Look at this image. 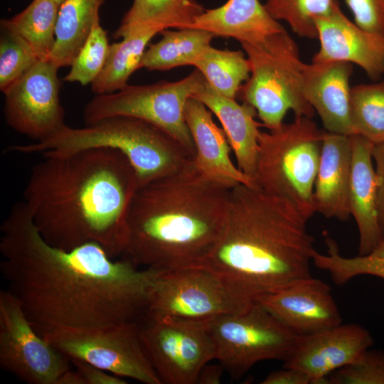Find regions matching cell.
I'll return each mask as SVG.
<instances>
[{
	"mask_svg": "<svg viewBox=\"0 0 384 384\" xmlns=\"http://www.w3.org/2000/svg\"><path fill=\"white\" fill-rule=\"evenodd\" d=\"M0 270L8 289L34 326L87 327L144 317L159 272L128 258H112L100 245L70 250L45 240L23 201L1 226Z\"/></svg>",
	"mask_w": 384,
	"mask_h": 384,
	"instance_id": "cell-1",
	"label": "cell"
},
{
	"mask_svg": "<svg viewBox=\"0 0 384 384\" xmlns=\"http://www.w3.org/2000/svg\"><path fill=\"white\" fill-rule=\"evenodd\" d=\"M138 186L123 154L91 149L44 155L31 169L22 201L49 244L70 250L95 243L117 258L126 248L127 215Z\"/></svg>",
	"mask_w": 384,
	"mask_h": 384,
	"instance_id": "cell-2",
	"label": "cell"
},
{
	"mask_svg": "<svg viewBox=\"0 0 384 384\" xmlns=\"http://www.w3.org/2000/svg\"><path fill=\"white\" fill-rule=\"evenodd\" d=\"M309 219L290 201L255 186L230 188L223 233L197 266L219 275L254 303L262 295L311 277L316 252Z\"/></svg>",
	"mask_w": 384,
	"mask_h": 384,
	"instance_id": "cell-3",
	"label": "cell"
},
{
	"mask_svg": "<svg viewBox=\"0 0 384 384\" xmlns=\"http://www.w3.org/2000/svg\"><path fill=\"white\" fill-rule=\"evenodd\" d=\"M230 190L201 173L193 159L139 186L129 208L122 256L159 271L198 265L223 233Z\"/></svg>",
	"mask_w": 384,
	"mask_h": 384,
	"instance_id": "cell-4",
	"label": "cell"
},
{
	"mask_svg": "<svg viewBox=\"0 0 384 384\" xmlns=\"http://www.w3.org/2000/svg\"><path fill=\"white\" fill-rule=\"evenodd\" d=\"M97 148L112 149L123 154L136 172L139 186L177 171L193 159L168 132L129 116L108 117L81 128L65 125L45 140L12 145L6 151L65 155Z\"/></svg>",
	"mask_w": 384,
	"mask_h": 384,
	"instance_id": "cell-5",
	"label": "cell"
},
{
	"mask_svg": "<svg viewBox=\"0 0 384 384\" xmlns=\"http://www.w3.org/2000/svg\"><path fill=\"white\" fill-rule=\"evenodd\" d=\"M324 131L311 118L295 116L258 137L255 186L292 202L308 219L316 213L314 188Z\"/></svg>",
	"mask_w": 384,
	"mask_h": 384,
	"instance_id": "cell-6",
	"label": "cell"
},
{
	"mask_svg": "<svg viewBox=\"0 0 384 384\" xmlns=\"http://www.w3.org/2000/svg\"><path fill=\"white\" fill-rule=\"evenodd\" d=\"M250 75L240 91L244 102L252 106L270 130L283 124L289 110L295 116L311 118L314 108L302 90V71L298 47L287 31L255 43H241Z\"/></svg>",
	"mask_w": 384,
	"mask_h": 384,
	"instance_id": "cell-7",
	"label": "cell"
},
{
	"mask_svg": "<svg viewBox=\"0 0 384 384\" xmlns=\"http://www.w3.org/2000/svg\"><path fill=\"white\" fill-rule=\"evenodd\" d=\"M33 326L69 360L144 384H161L142 341L139 321L87 327Z\"/></svg>",
	"mask_w": 384,
	"mask_h": 384,
	"instance_id": "cell-8",
	"label": "cell"
},
{
	"mask_svg": "<svg viewBox=\"0 0 384 384\" xmlns=\"http://www.w3.org/2000/svg\"><path fill=\"white\" fill-rule=\"evenodd\" d=\"M206 78L196 68L184 78L146 85H129L119 91L96 95L85 106L86 124L115 116L137 117L168 132L195 157L193 140L184 117L188 100L203 87Z\"/></svg>",
	"mask_w": 384,
	"mask_h": 384,
	"instance_id": "cell-9",
	"label": "cell"
},
{
	"mask_svg": "<svg viewBox=\"0 0 384 384\" xmlns=\"http://www.w3.org/2000/svg\"><path fill=\"white\" fill-rule=\"evenodd\" d=\"M254 303L217 274L192 267L157 273L144 316L208 324L220 316L244 311Z\"/></svg>",
	"mask_w": 384,
	"mask_h": 384,
	"instance_id": "cell-10",
	"label": "cell"
},
{
	"mask_svg": "<svg viewBox=\"0 0 384 384\" xmlns=\"http://www.w3.org/2000/svg\"><path fill=\"white\" fill-rule=\"evenodd\" d=\"M208 328L215 359L235 379L260 361H284L299 336L257 302L240 312L216 318Z\"/></svg>",
	"mask_w": 384,
	"mask_h": 384,
	"instance_id": "cell-11",
	"label": "cell"
},
{
	"mask_svg": "<svg viewBox=\"0 0 384 384\" xmlns=\"http://www.w3.org/2000/svg\"><path fill=\"white\" fill-rule=\"evenodd\" d=\"M140 336L161 384H196L201 369L215 359L208 324L143 317Z\"/></svg>",
	"mask_w": 384,
	"mask_h": 384,
	"instance_id": "cell-12",
	"label": "cell"
},
{
	"mask_svg": "<svg viewBox=\"0 0 384 384\" xmlns=\"http://www.w3.org/2000/svg\"><path fill=\"white\" fill-rule=\"evenodd\" d=\"M69 359L40 335L16 297L0 292V366L29 384H57Z\"/></svg>",
	"mask_w": 384,
	"mask_h": 384,
	"instance_id": "cell-13",
	"label": "cell"
},
{
	"mask_svg": "<svg viewBox=\"0 0 384 384\" xmlns=\"http://www.w3.org/2000/svg\"><path fill=\"white\" fill-rule=\"evenodd\" d=\"M58 70L49 60H38L4 92L8 124L34 142L52 137L66 125Z\"/></svg>",
	"mask_w": 384,
	"mask_h": 384,
	"instance_id": "cell-14",
	"label": "cell"
},
{
	"mask_svg": "<svg viewBox=\"0 0 384 384\" xmlns=\"http://www.w3.org/2000/svg\"><path fill=\"white\" fill-rule=\"evenodd\" d=\"M255 302L299 335L319 333L342 324L331 287L311 276L262 295Z\"/></svg>",
	"mask_w": 384,
	"mask_h": 384,
	"instance_id": "cell-15",
	"label": "cell"
},
{
	"mask_svg": "<svg viewBox=\"0 0 384 384\" xmlns=\"http://www.w3.org/2000/svg\"><path fill=\"white\" fill-rule=\"evenodd\" d=\"M370 332L357 324H342L299 335L283 367L303 370L311 384H329L334 371L356 361L373 344Z\"/></svg>",
	"mask_w": 384,
	"mask_h": 384,
	"instance_id": "cell-16",
	"label": "cell"
},
{
	"mask_svg": "<svg viewBox=\"0 0 384 384\" xmlns=\"http://www.w3.org/2000/svg\"><path fill=\"white\" fill-rule=\"evenodd\" d=\"M320 48L313 63L345 61L360 66L372 80L384 75V36L350 21L339 3L331 13L314 18Z\"/></svg>",
	"mask_w": 384,
	"mask_h": 384,
	"instance_id": "cell-17",
	"label": "cell"
},
{
	"mask_svg": "<svg viewBox=\"0 0 384 384\" xmlns=\"http://www.w3.org/2000/svg\"><path fill=\"white\" fill-rule=\"evenodd\" d=\"M352 63L327 61L305 64L302 71V90L306 101L316 111L327 132L351 135Z\"/></svg>",
	"mask_w": 384,
	"mask_h": 384,
	"instance_id": "cell-18",
	"label": "cell"
},
{
	"mask_svg": "<svg viewBox=\"0 0 384 384\" xmlns=\"http://www.w3.org/2000/svg\"><path fill=\"white\" fill-rule=\"evenodd\" d=\"M184 117L196 149L194 163L212 181L232 188L238 184L255 186L253 180L234 165L223 129L213 122L212 112L198 100H188Z\"/></svg>",
	"mask_w": 384,
	"mask_h": 384,
	"instance_id": "cell-19",
	"label": "cell"
},
{
	"mask_svg": "<svg viewBox=\"0 0 384 384\" xmlns=\"http://www.w3.org/2000/svg\"><path fill=\"white\" fill-rule=\"evenodd\" d=\"M351 168L349 135L324 131L313 201L316 213L347 220Z\"/></svg>",
	"mask_w": 384,
	"mask_h": 384,
	"instance_id": "cell-20",
	"label": "cell"
},
{
	"mask_svg": "<svg viewBox=\"0 0 384 384\" xmlns=\"http://www.w3.org/2000/svg\"><path fill=\"white\" fill-rule=\"evenodd\" d=\"M349 137L351 144L349 209L359 233L358 255H364L380 241L377 210L378 181L372 163L374 144L358 134Z\"/></svg>",
	"mask_w": 384,
	"mask_h": 384,
	"instance_id": "cell-21",
	"label": "cell"
},
{
	"mask_svg": "<svg viewBox=\"0 0 384 384\" xmlns=\"http://www.w3.org/2000/svg\"><path fill=\"white\" fill-rule=\"evenodd\" d=\"M191 28L210 31L215 37L233 38L240 43H255L286 31L259 0H228L219 7L204 10Z\"/></svg>",
	"mask_w": 384,
	"mask_h": 384,
	"instance_id": "cell-22",
	"label": "cell"
},
{
	"mask_svg": "<svg viewBox=\"0 0 384 384\" xmlns=\"http://www.w3.org/2000/svg\"><path fill=\"white\" fill-rule=\"evenodd\" d=\"M193 97L203 103L220 120L231 146L238 169L252 178L262 125L255 119L257 113L250 105L225 97L206 82Z\"/></svg>",
	"mask_w": 384,
	"mask_h": 384,
	"instance_id": "cell-23",
	"label": "cell"
},
{
	"mask_svg": "<svg viewBox=\"0 0 384 384\" xmlns=\"http://www.w3.org/2000/svg\"><path fill=\"white\" fill-rule=\"evenodd\" d=\"M204 10L198 0H134L114 36L123 38L145 31L191 28Z\"/></svg>",
	"mask_w": 384,
	"mask_h": 384,
	"instance_id": "cell-24",
	"label": "cell"
},
{
	"mask_svg": "<svg viewBox=\"0 0 384 384\" xmlns=\"http://www.w3.org/2000/svg\"><path fill=\"white\" fill-rule=\"evenodd\" d=\"M105 0H65L58 11L55 42L49 60L58 68L70 65L100 17Z\"/></svg>",
	"mask_w": 384,
	"mask_h": 384,
	"instance_id": "cell-25",
	"label": "cell"
},
{
	"mask_svg": "<svg viewBox=\"0 0 384 384\" xmlns=\"http://www.w3.org/2000/svg\"><path fill=\"white\" fill-rule=\"evenodd\" d=\"M59 9L53 0H33L21 13L2 19L1 28L17 38L38 60H49L55 42Z\"/></svg>",
	"mask_w": 384,
	"mask_h": 384,
	"instance_id": "cell-26",
	"label": "cell"
},
{
	"mask_svg": "<svg viewBox=\"0 0 384 384\" xmlns=\"http://www.w3.org/2000/svg\"><path fill=\"white\" fill-rule=\"evenodd\" d=\"M161 39L144 51L141 68L149 70H167L179 66L194 65L210 46L215 35L208 31L187 28L160 32Z\"/></svg>",
	"mask_w": 384,
	"mask_h": 384,
	"instance_id": "cell-27",
	"label": "cell"
},
{
	"mask_svg": "<svg viewBox=\"0 0 384 384\" xmlns=\"http://www.w3.org/2000/svg\"><path fill=\"white\" fill-rule=\"evenodd\" d=\"M159 32L145 31L123 38L110 46L105 65L91 89L96 95L112 93L128 85L130 75L141 65L145 48Z\"/></svg>",
	"mask_w": 384,
	"mask_h": 384,
	"instance_id": "cell-28",
	"label": "cell"
},
{
	"mask_svg": "<svg viewBox=\"0 0 384 384\" xmlns=\"http://www.w3.org/2000/svg\"><path fill=\"white\" fill-rule=\"evenodd\" d=\"M218 93L235 99L241 84L250 78L247 58L240 50L208 47L194 65Z\"/></svg>",
	"mask_w": 384,
	"mask_h": 384,
	"instance_id": "cell-29",
	"label": "cell"
},
{
	"mask_svg": "<svg viewBox=\"0 0 384 384\" xmlns=\"http://www.w3.org/2000/svg\"><path fill=\"white\" fill-rule=\"evenodd\" d=\"M325 242L326 254L316 251L312 262L317 268L328 272L337 285H343L360 275H373L384 279V241L380 240L368 254L353 257L341 255L334 239L328 237Z\"/></svg>",
	"mask_w": 384,
	"mask_h": 384,
	"instance_id": "cell-30",
	"label": "cell"
},
{
	"mask_svg": "<svg viewBox=\"0 0 384 384\" xmlns=\"http://www.w3.org/2000/svg\"><path fill=\"white\" fill-rule=\"evenodd\" d=\"M350 115L353 134L384 142V80L351 87Z\"/></svg>",
	"mask_w": 384,
	"mask_h": 384,
	"instance_id": "cell-31",
	"label": "cell"
},
{
	"mask_svg": "<svg viewBox=\"0 0 384 384\" xmlns=\"http://www.w3.org/2000/svg\"><path fill=\"white\" fill-rule=\"evenodd\" d=\"M338 0H267L268 13L277 21L283 20L299 37L317 38L314 18L331 12Z\"/></svg>",
	"mask_w": 384,
	"mask_h": 384,
	"instance_id": "cell-32",
	"label": "cell"
},
{
	"mask_svg": "<svg viewBox=\"0 0 384 384\" xmlns=\"http://www.w3.org/2000/svg\"><path fill=\"white\" fill-rule=\"evenodd\" d=\"M109 47L107 32L101 26L99 17L63 80L82 85L92 83L105 65Z\"/></svg>",
	"mask_w": 384,
	"mask_h": 384,
	"instance_id": "cell-33",
	"label": "cell"
},
{
	"mask_svg": "<svg viewBox=\"0 0 384 384\" xmlns=\"http://www.w3.org/2000/svg\"><path fill=\"white\" fill-rule=\"evenodd\" d=\"M1 31L0 90L4 93L40 60L11 33Z\"/></svg>",
	"mask_w": 384,
	"mask_h": 384,
	"instance_id": "cell-34",
	"label": "cell"
},
{
	"mask_svg": "<svg viewBox=\"0 0 384 384\" xmlns=\"http://www.w3.org/2000/svg\"><path fill=\"white\" fill-rule=\"evenodd\" d=\"M329 384H384V351H365L354 363L329 375Z\"/></svg>",
	"mask_w": 384,
	"mask_h": 384,
	"instance_id": "cell-35",
	"label": "cell"
},
{
	"mask_svg": "<svg viewBox=\"0 0 384 384\" xmlns=\"http://www.w3.org/2000/svg\"><path fill=\"white\" fill-rule=\"evenodd\" d=\"M361 28L384 36V0H344Z\"/></svg>",
	"mask_w": 384,
	"mask_h": 384,
	"instance_id": "cell-36",
	"label": "cell"
},
{
	"mask_svg": "<svg viewBox=\"0 0 384 384\" xmlns=\"http://www.w3.org/2000/svg\"><path fill=\"white\" fill-rule=\"evenodd\" d=\"M81 375L85 384H126L127 380L98 367L78 359L69 360Z\"/></svg>",
	"mask_w": 384,
	"mask_h": 384,
	"instance_id": "cell-37",
	"label": "cell"
},
{
	"mask_svg": "<svg viewBox=\"0 0 384 384\" xmlns=\"http://www.w3.org/2000/svg\"><path fill=\"white\" fill-rule=\"evenodd\" d=\"M373 158L377 174V210L380 240L384 241V142L374 144Z\"/></svg>",
	"mask_w": 384,
	"mask_h": 384,
	"instance_id": "cell-38",
	"label": "cell"
},
{
	"mask_svg": "<svg viewBox=\"0 0 384 384\" xmlns=\"http://www.w3.org/2000/svg\"><path fill=\"white\" fill-rule=\"evenodd\" d=\"M262 384H311V377L294 368L283 367L270 373L261 382Z\"/></svg>",
	"mask_w": 384,
	"mask_h": 384,
	"instance_id": "cell-39",
	"label": "cell"
},
{
	"mask_svg": "<svg viewBox=\"0 0 384 384\" xmlns=\"http://www.w3.org/2000/svg\"><path fill=\"white\" fill-rule=\"evenodd\" d=\"M225 371L223 366L219 364L207 363L201 369L197 383L198 384H218Z\"/></svg>",
	"mask_w": 384,
	"mask_h": 384,
	"instance_id": "cell-40",
	"label": "cell"
},
{
	"mask_svg": "<svg viewBox=\"0 0 384 384\" xmlns=\"http://www.w3.org/2000/svg\"><path fill=\"white\" fill-rule=\"evenodd\" d=\"M57 384H85L81 375L75 370L69 369L58 379Z\"/></svg>",
	"mask_w": 384,
	"mask_h": 384,
	"instance_id": "cell-41",
	"label": "cell"
},
{
	"mask_svg": "<svg viewBox=\"0 0 384 384\" xmlns=\"http://www.w3.org/2000/svg\"><path fill=\"white\" fill-rule=\"evenodd\" d=\"M53 1L60 6L65 0H53Z\"/></svg>",
	"mask_w": 384,
	"mask_h": 384,
	"instance_id": "cell-42",
	"label": "cell"
}]
</instances>
